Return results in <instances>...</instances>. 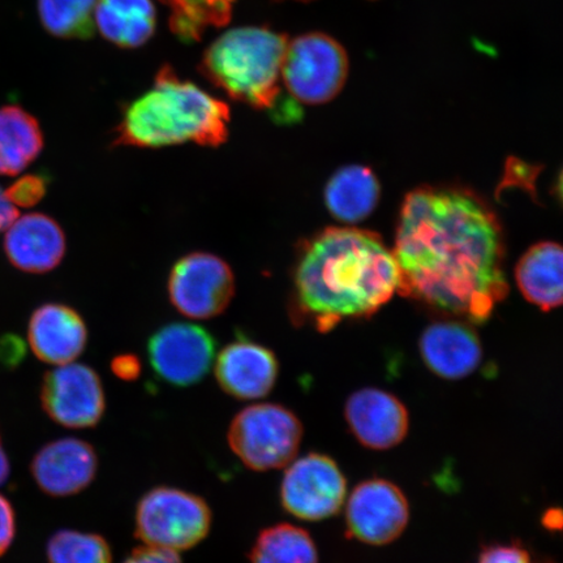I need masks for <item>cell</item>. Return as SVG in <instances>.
Instances as JSON below:
<instances>
[{
  "instance_id": "cell-2",
  "label": "cell",
  "mask_w": 563,
  "mask_h": 563,
  "mask_svg": "<svg viewBox=\"0 0 563 563\" xmlns=\"http://www.w3.org/2000/svg\"><path fill=\"white\" fill-rule=\"evenodd\" d=\"M394 253L371 231L332 228L302 243L292 272L291 316L321 333L376 313L399 291Z\"/></svg>"
},
{
  "instance_id": "cell-15",
  "label": "cell",
  "mask_w": 563,
  "mask_h": 563,
  "mask_svg": "<svg viewBox=\"0 0 563 563\" xmlns=\"http://www.w3.org/2000/svg\"><path fill=\"white\" fill-rule=\"evenodd\" d=\"M344 418L355 439L372 450H389L406 439L410 418L406 406L389 391L365 387L347 399Z\"/></svg>"
},
{
  "instance_id": "cell-31",
  "label": "cell",
  "mask_w": 563,
  "mask_h": 563,
  "mask_svg": "<svg viewBox=\"0 0 563 563\" xmlns=\"http://www.w3.org/2000/svg\"><path fill=\"white\" fill-rule=\"evenodd\" d=\"M111 371L123 382H135L143 371L140 358L133 354L118 355L112 358Z\"/></svg>"
},
{
  "instance_id": "cell-33",
  "label": "cell",
  "mask_w": 563,
  "mask_h": 563,
  "mask_svg": "<svg viewBox=\"0 0 563 563\" xmlns=\"http://www.w3.org/2000/svg\"><path fill=\"white\" fill-rule=\"evenodd\" d=\"M10 471L9 455L5 453L2 435H0V485L7 482V478L10 476Z\"/></svg>"
},
{
  "instance_id": "cell-26",
  "label": "cell",
  "mask_w": 563,
  "mask_h": 563,
  "mask_svg": "<svg viewBox=\"0 0 563 563\" xmlns=\"http://www.w3.org/2000/svg\"><path fill=\"white\" fill-rule=\"evenodd\" d=\"M48 563H112L111 548L101 534L62 530L46 547Z\"/></svg>"
},
{
  "instance_id": "cell-17",
  "label": "cell",
  "mask_w": 563,
  "mask_h": 563,
  "mask_svg": "<svg viewBox=\"0 0 563 563\" xmlns=\"http://www.w3.org/2000/svg\"><path fill=\"white\" fill-rule=\"evenodd\" d=\"M27 341L41 362L69 364L86 351L87 323L74 308L48 302L33 312L27 325Z\"/></svg>"
},
{
  "instance_id": "cell-10",
  "label": "cell",
  "mask_w": 563,
  "mask_h": 563,
  "mask_svg": "<svg viewBox=\"0 0 563 563\" xmlns=\"http://www.w3.org/2000/svg\"><path fill=\"white\" fill-rule=\"evenodd\" d=\"M216 340L206 328L188 322L162 327L147 342L151 367L161 382L174 387L197 385L216 357Z\"/></svg>"
},
{
  "instance_id": "cell-12",
  "label": "cell",
  "mask_w": 563,
  "mask_h": 563,
  "mask_svg": "<svg viewBox=\"0 0 563 563\" xmlns=\"http://www.w3.org/2000/svg\"><path fill=\"white\" fill-rule=\"evenodd\" d=\"M408 520L410 506L404 492L385 478L358 484L347 499V533L364 544L393 543L405 532Z\"/></svg>"
},
{
  "instance_id": "cell-24",
  "label": "cell",
  "mask_w": 563,
  "mask_h": 563,
  "mask_svg": "<svg viewBox=\"0 0 563 563\" xmlns=\"http://www.w3.org/2000/svg\"><path fill=\"white\" fill-rule=\"evenodd\" d=\"M170 10V27L183 42L200 41L211 26L227 25L235 0H161Z\"/></svg>"
},
{
  "instance_id": "cell-8",
  "label": "cell",
  "mask_w": 563,
  "mask_h": 563,
  "mask_svg": "<svg viewBox=\"0 0 563 563\" xmlns=\"http://www.w3.org/2000/svg\"><path fill=\"white\" fill-rule=\"evenodd\" d=\"M167 290L176 311L189 319H213L227 311L234 298L235 276L223 258L194 252L174 264Z\"/></svg>"
},
{
  "instance_id": "cell-1",
  "label": "cell",
  "mask_w": 563,
  "mask_h": 563,
  "mask_svg": "<svg viewBox=\"0 0 563 563\" xmlns=\"http://www.w3.org/2000/svg\"><path fill=\"white\" fill-rule=\"evenodd\" d=\"M393 253L399 292L441 313L481 323L508 294L501 224L470 189L408 194Z\"/></svg>"
},
{
  "instance_id": "cell-32",
  "label": "cell",
  "mask_w": 563,
  "mask_h": 563,
  "mask_svg": "<svg viewBox=\"0 0 563 563\" xmlns=\"http://www.w3.org/2000/svg\"><path fill=\"white\" fill-rule=\"evenodd\" d=\"M18 217V208L13 206L9 197H7L4 189L0 187V232L9 229Z\"/></svg>"
},
{
  "instance_id": "cell-19",
  "label": "cell",
  "mask_w": 563,
  "mask_h": 563,
  "mask_svg": "<svg viewBox=\"0 0 563 563\" xmlns=\"http://www.w3.org/2000/svg\"><path fill=\"white\" fill-rule=\"evenodd\" d=\"M562 249L543 242L528 250L517 265V285L523 297L549 312L562 302Z\"/></svg>"
},
{
  "instance_id": "cell-23",
  "label": "cell",
  "mask_w": 563,
  "mask_h": 563,
  "mask_svg": "<svg viewBox=\"0 0 563 563\" xmlns=\"http://www.w3.org/2000/svg\"><path fill=\"white\" fill-rule=\"evenodd\" d=\"M251 563H319L314 541L306 530L276 525L260 532L250 553Z\"/></svg>"
},
{
  "instance_id": "cell-18",
  "label": "cell",
  "mask_w": 563,
  "mask_h": 563,
  "mask_svg": "<svg viewBox=\"0 0 563 563\" xmlns=\"http://www.w3.org/2000/svg\"><path fill=\"white\" fill-rule=\"evenodd\" d=\"M419 350L427 367L446 379L473 375L483 358L475 330L461 321H438L429 325L420 336Z\"/></svg>"
},
{
  "instance_id": "cell-28",
  "label": "cell",
  "mask_w": 563,
  "mask_h": 563,
  "mask_svg": "<svg viewBox=\"0 0 563 563\" xmlns=\"http://www.w3.org/2000/svg\"><path fill=\"white\" fill-rule=\"evenodd\" d=\"M477 563H533V561L527 549L512 543L484 548Z\"/></svg>"
},
{
  "instance_id": "cell-13",
  "label": "cell",
  "mask_w": 563,
  "mask_h": 563,
  "mask_svg": "<svg viewBox=\"0 0 563 563\" xmlns=\"http://www.w3.org/2000/svg\"><path fill=\"white\" fill-rule=\"evenodd\" d=\"M214 375L218 385L230 397L258 399L276 386L279 363L271 349L241 334L218 355Z\"/></svg>"
},
{
  "instance_id": "cell-14",
  "label": "cell",
  "mask_w": 563,
  "mask_h": 563,
  "mask_svg": "<svg viewBox=\"0 0 563 563\" xmlns=\"http://www.w3.org/2000/svg\"><path fill=\"white\" fill-rule=\"evenodd\" d=\"M98 455L89 442L60 439L46 443L32 461L35 484L52 497H69L86 490L98 473Z\"/></svg>"
},
{
  "instance_id": "cell-16",
  "label": "cell",
  "mask_w": 563,
  "mask_h": 563,
  "mask_svg": "<svg viewBox=\"0 0 563 563\" xmlns=\"http://www.w3.org/2000/svg\"><path fill=\"white\" fill-rule=\"evenodd\" d=\"M4 252L16 269L45 274L58 267L66 256L65 231L54 218L41 213L18 217L4 235Z\"/></svg>"
},
{
  "instance_id": "cell-27",
  "label": "cell",
  "mask_w": 563,
  "mask_h": 563,
  "mask_svg": "<svg viewBox=\"0 0 563 563\" xmlns=\"http://www.w3.org/2000/svg\"><path fill=\"white\" fill-rule=\"evenodd\" d=\"M47 192V179L41 174L21 176L5 189V195L16 208H32L44 199Z\"/></svg>"
},
{
  "instance_id": "cell-11",
  "label": "cell",
  "mask_w": 563,
  "mask_h": 563,
  "mask_svg": "<svg viewBox=\"0 0 563 563\" xmlns=\"http://www.w3.org/2000/svg\"><path fill=\"white\" fill-rule=\"evenodd\" d=\"M42 408L56 424L95 428L103 418L106 397L100 376L84 364L58 365L41 386Z\"/></svg>"
},
{
  "instance_id": "cell-6",
  "label": "cell",
  "mask_w": 563,
  "mask_h": 563,
  "mask_svg": "<svg viewBox=\"0 0 563 563\" xmlns=\"http://www.w3.org/2000/svg\"><path fill=\"white\" fill-rule=\"evenodd\" d=\"M213 523L206 499L191 492L157 487L141 497L135 537L146 545L187 551L200 544Z\"/></svg>"
},
{
  "instance_id": "cell-30",
  "label": "cell",
  "mask_w": 563,
  "mask_h": 563,
  "mask_svg": "<svg viewBox=\"0 0 563 563\" xmlns=\"http://www.w3.org/2000/svg\"><path fill=\"white\" fill-rule=\"evenodd\" d=\"M16 534V516L11 503L0 495V555L9 551Z\"/></svg>"
},
{
  "instance_id": "cell-29",
  "label": "cell",
  "mask_w": 563,
  "mask_h": 563,
  "mask_svg": "<svg viewBox=\"0 0 563 563\" xmlns=\"http://www.w3.org/2000/svg\"><path fill=\"white\" fill-rule=\"evenodd\" d=\"M123 563H183L180 555L172 549L158 547H140Z\"/></svg>"
},
{
  "instance_id": "cell-25",
  "label": "cell",
  "mask_w": 563,
  "mask_h": 563,
  "mask_svg": "<svg viewBox=\"0 0 563 563\" xmlns=\"http://www.w3.org/2000/svg\"><path fill=\"white\" fill-rule=\"evenodd\" d=\"M97 0H38L45 30L59 38H89L95 32Z\"/></svg>"
},
{
  "instance_id": "cell-7",
  "label": "cell",
  "mask_w": 563,
  "mask_h": 563,
  "mask_svg": "<svg viewBox=\"0 0 563 563\" xmlns=\"http://www.w3.org/2000/svg\"><path fill=\"white\" fill-rule=\"evenodd\" d=\"M349 75L346 52L323 33H307L288 42L282 80L295 101L323 104L341 93Z\"/></svg>"
},
{
  "instance_id": "cell-5",
  "label": "cell",
  "mask_w": 563,
  "mask_h": 563,
  "mask_svg": "<svg viewBox=\"0 0 563 563\" xmlns=\"http://www.w3.org/2000/svg\"><path fill=\"white\" fill-rule=\"evenodd\" d=\"M232 452L245 467L258 473L287 467L298 455L302 426L291 410L276 404L253 405L232 419Z\"/></svg>"
},
{
  "instance_id": "cell-22",
  "label": "cell",
  "mask_w": 563,
  "mask_h": 563,
  "mask_svg": "<svg viewBox=\"0 0 563 563\" xmlns=\"http://www.w3.org/2000/svg\"><path fill=\"white\" fill-rule=\"evenodd\" d=\"M44 132L30 112L19 106L0 108V175L23 173L44 150Z\"/></svg>"
},
{
  "instance_id": "cell-9",
  "label": "cell",
  "mask_w": 563,
  "mask_h": 563,
  "mask_svg": "<svg viewBox=\"0 0 563 563\" xmlns=\"http://www.w3.org/2000/svg\"><path fill=\"white\" fill-rule=\"evenodd\" d=\"M347 482L332 457L307 454L288 464L280 485V504L292 517L319 522L335 516L346 503Z\"/></svg>"
},
{
  "instance_id": "cell-34",
  "label": "cell",
  "mask_w": 563,
  "mask_h": 563,
  "mask_svg": "<svg viewBox=\"0 0 563 563\" xmlns=\"http://www.w3.org/2000/svg\"><path fill=\"white\" fill-rule=\"evenodd\" d=\"M555 512H558V511H549L547 514V517L544 519V523L547 526H549V528L560 527V525H561V519H558V520L554 519V514Z\"/></svg>"
},
{
  "instance_id": "cell-3",
  "label": "cell",
  "mask_w": 563,
  "mask_h": 563,
  "mask_svg": "<svg viewBox=\"0 0 563 563\" xmlns=\"http://www.w3.org/2000/svg\"><path fill=\"white\" fill-rule=\"evenodd\" d=\"M230 119L227 102L165 66L150 90L125 104L112 146L158 150L194 143L220 147L229 139Z\"/></svg>"
},
{
  "instance_id": "cell-21",
  "label": "cell",
  "mask_w": 563,
  "mask_h": 563,
  "mask_svg": "<svg viewBox=\"0 0 563 563\" xmlns=\"http://www.w3.org/2000/svg\"><path fill=\"white\" fill-rule=\"evenodd\" d=\"M382 187L375 173L367 166L340 168L325 188L327 208L338 221L357 223L376 209Z\"/></svg>"
},
{
  "instance_id": "cell-20",
  "label": "cell",
  "mask_w": 563,
  "mask_h": 563,
  "mask_svg": "<svg viewBox=\"0 0 563 563\" xmlns=\"http://www.w3.org/2000/svg\"><path fill=\"white\" fill-rule=\"evenodd\" d=\"M156 7L152 0H97L95 26L112 44L135 48L156 31Z\"/></svg>"
},
{
  "instance_id": "cell-4",
  "label": "cell",
  "mask_w": 563,
  "mask_h": 563,
  "mask_svg": "<svg viewBox=\"0 0 563 563\" xmlns=\"http://www.w3.org/2000/svg\"><path fill=\"white\" fill-rule=\"evenodd\" d=\"M287 44L286 35L266 27H236L207 48L200 73L232 100L276 111L285 121L279 81Z\"/></svg>"
}]
</instances>
